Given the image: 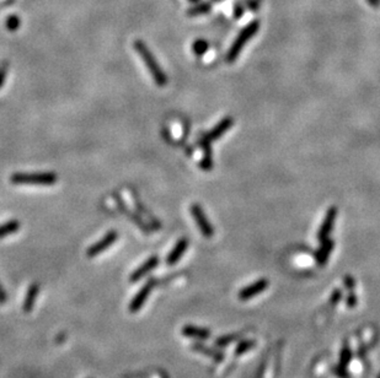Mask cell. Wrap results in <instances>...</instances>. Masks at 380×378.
Returning <instances> with one entry per match:
<instances>
[{
  "instance_id": "8fae6325",
  "label": "cell",
  "mask_w": 380,
  "mask_h": 378,
  "mask_svg": "<svg viewBox=\"0 0 380 378\" xmlns=\"http://www.w3.org/2000/svg\"><path fill=\"white\" fill-rule=\"evenodd\" d=\"M333 248H335V241H333V239L327 238L325 239V241L320 242V247H319L318 251L315 252V262L318 263L320 267L325 265L326 263H327Z\"/></svg>"
},
{
  "instance_id": "ba28073f",
  "label": "cell",
  "mask_w": 380,
  "mask_h": 378,
  "mask_svg": "<svg viewBox=\"0 0 380 378\" xmlns=\"http://www.w3.org/2000/svg\"><path fill=\"white\" fill-rule=\"evenodd\" d=\"M117 239H118V234H117V231H113V230L109 231L100 241H98L96 243L91 244V246L89 247L88 251H86V255H88L89 258L98 257L99 254H101V253L106 251V249H109Z\"/></svg>"
},
{
  "instance_id": "e575fe53",
  "label": "cell",
  "mask_w": 380,
  "mask_h": 378,
  "mask_svg": "<svg viewBox=\"0 0 380 378\" xmlns=\"http://www.w3.org/2000/svg\"><path fill=\"white\" fill-rule=\"evenodd\" d=\"M378 378H380V375H379V376H378Z\"/></svg>"
},
{
  "instance_id": "ffe728a7",
  "label": "cell",
  "mask_w": 380,
  "mask_h": 378,
  "mask_svg": "<svg viewBox=\"0 0 380 378\" xmlns=\"http://www.w3.org/2000/svg\"><path fill=\"white\" fill-rule=\"evenodd\" d=\"M239 338H240V335H239V334H229V335L220 336V338H218L216 340V346H218V347L228 346V345H230L231 343H234V341L238 340Z\"/></svg>"
},
{
  "instance_id": "7402d4cb",
  "label": "cell",
  "mask_w": 380,
  "mask_h": 378,
  "mask_svg": "<svg viewBox=\"0 0 380 378\" xmlns=\"http://www.w3.org/2000/svg\"><path fill=\"white\" fill-rule=\"evenodd\" d=\"M352 360V352L348 347H345V349L341 351V356H340V366L342 367H347V365L351 362Z\"/></svg>"
},
{
  "instance_id": "5bb4252c",
  "label": "cell",
  "mask_w": 380,
  "mask_h": 378,
  "mask_svg": "<svg viewBox=\"0 0 380 378\" xmlns=\"http://www.w3.org/2000/svg\"><path fill=\"white\" fill-rule=\"evenodd\" d=\"M182 334L183 336L197 339V340H207V339L211 338V331H209L208 329L192 326V324H188V326L183 327Z\"/></svg>"
},
{
  "instance_id": "6da1fadb",
  "label": "cell",
  "mask_w": 380,
  "mask_h": 378,
  "mask_svg": "<svg viewBox=\"0 0 380 378\" xmlns=\"http://www.w3.org/2000/svg\"><path fill=\"white\" fill-rule=\"evenodd\" d=\"M133 47H134V49L137 50V53L139 54V57L142 58L143 63L147 65L148 71H149L150 75H152L154 83L157 84L158 86H160V88H164V86H166L167 85V75L165 74V71L163 70L162 66L159 65L157 58L154 57V54H153L152 50L149 49V47H148V46L145 45V43L143 42L142 40L134 41Z\"/></svg>"
},
{
  "instance_id": "7a4b0ae2",
  "label": "cell",
  "mask_w": 380,
  "mask_h": 378,
  "mask_svg": "<svg viewBox=\"0 0 380 378\" xmlns=\"http://www.w3.org/2000/svg\"><path fill=\"white\" fill-rule=\"evenodd\" d=\"M260 30V21L259 20H252L251 22L246 25L244 29H241V31L239 32V35L236 36V38L234 40V42L231 43L230 48H229L228 53H226V62L229 64H233L238 59V57L240 55L241 50L244 49L245 46L247 45L250 40L256 35L257 31Z\"/></svg>"
},
{
  "instance_id": "4fadbf2b",
  "label": "cell",
  "mask_w": 380,
  "mask_h": 378,
  "mask_svg": "<svg viewBox=\"0 0 380 378\" xmlns=\"http://www.w3.org/2000/svg\"><path fill=\"white\" fill-rule=\"evenodd\" d=\"M40 284L34 283L30 285L29 290H27L26 296H25L24 300V305H22V310H24L25 313H30L35 307L36 300H37L38 295H40Z\"/></svg>"
},
{
  "instance_id": "52a82bcc",
  "label": "cell",
  "mask_w": 380,
  "mask_h": 378,
  "mask_svg": "<svg viewBox=\"0 0 380 378\" xmlns=\"http://www.w3.org/2000/svg\"><path fill=\"white\" fill-rule=\"evenodd\" d=\"M337 206L332 205L327 209L325 214V218H324L323 222L320 225V229L318 231V241L323 242L325 239L330 238V235L332 232L333 226H335L336 219H337Z\"/></svg>"
},
{
  "instance_id": "484cf974",
  "label": "cell",
  "mask_w": 380,
  "mask_h": 378,
  "mask_svg": "<svg viewBox=\"0 0 380 378\" xmlns=\"http://www.w3.org/2000/svg\"><path fill=\"white\" fill-rule=\"evenodd\" d=\"M244 14H245L244 5L240 4V2H236V4L234 5V17H235V19H240Z\"/></svg>"
},
{
  "instance_id": "4316f807",
  "label": "cell",
  "mask_w": 380,
  "mask_h": 378,
  "mask_svg": "<svg viewBox=\"0 0 380 378\" xmlns=\"http://www.w3.org/2000/svg\"><path fill=\"white\" fill-rule=\"evenodd\" d=\"M346 303H347V306H348L349 308L356 307V305H357V296H356V293L353 292V291H351V292H349L348 297H347V300H346Z\"/></svg>"
},
{
  "instance_id": "2e32d148",
  "label": "cell",
  "mask_w": 380,
  "mask_h": 378,
  "mask_svg": "<svg viewBox=\"0 0 380 378\" xmlns=\"http://www.w3.org/2000/svg\"><path fill=\"white\" fill-rule=\"evenodd\" d=\"M192 349L196 350V351L201 352V354H205L206 356L211 357V359H213L214 361H217V362L223 361V359H224L223 352H220L219 350L214 349V347H209V346L203 345V344H200V343L193 344Z\"/></svg>"
},
{
  "instance_id": "e0dca14e",
  "label": "cell",
  "mask_w": 380,
  "mask_h": 378,
  "mask_svg": "<svg viewBox=\"0 0 380 378\" xmlns=\"http://www.w3.org/2000/svg\"><path fill=\"white\" fill-rule=\"evenodd\" d=\"M20 230V221L10 220L0 225V239L15 234Z\"/></svg>"
},
{
  "instance_id": "d6986e66",
  "label": "cell",
  "mask_w": 380,
  "mask_h": 378,
  "mask_svg": "<svg viewBox=\"0 0 380 378\" xmlns=\"http://www.w3.org/2000/svg\"><path fill=\"white\" fill-rule=\"evenodd\" d=\"M191 49H192L193 54H196L197 57H202V55H205L206 53L208 52L209 43L206 40H202V38H200V40H196L195 42L192 43V47H191Z\"/></svg>"
},
{
  "instance_id": "5b68a950",
  "label": "cell",
  "mask_w": 380,
  "mask_h": 378,
  "mask_svg": "<svg viewBox=\"0 0 380 378\" xmlns=\"http://www.w3.org/2000/svg\"><path fill=\"white\" fill-rule=\"evenodd\" d=\"M234 123H235V122H234L233 117L226 116L224 117V118H221L208 133H206L205 137L201 139V144H205V142L212 144L213 142H217L218 139H220L225 133L229 132V129L234 126Z\"/></svg>"
},
{
  "instance_id": "1f68e13d",
  "label": "cell",
  "mask_w": 380,
  "mask_h": 378,
  "mask_svg": "<svg viewBox=\"0 0 380 378\" xmlns=\"http://www.w3.org/2000/svg\"><path fill=\"white\" fill-rule=\"evenodd\" d=\"M368 1L369 5H372V6H379L380 5V0H367Z\"/></svg>"
},
{
  "instance_id": "d6a6232c",
  "label": "cell",
  "mask_w": 380,
  "mask_h": 378,
  "mask_svg": "<svg viewBox=\"0 0 380 378\" xmlns=\"http://www.w3.org/2000/svg\"><path fill=\"white\" fill-rule=\"evenodd\" d=\"M190 1L191 2H195V4H196V2H198V1H200V0H190Z\"/></svg>"
},
{
  "instance_id": "603a6c76",
  "label": "cell",
  "mask_w": 380,
  "mask_h": 378,
  "mask_svg": "<svg viewBox=\"0 0 380 378\" xmlns=\"http://www.w3.org/2000/svg\"><path fill=\"white\" fill-rule=\"evenodd\" d=\"M20 26V19L17 16H10L6 19V27L10 31H15V30L19 29Z\"/></svg>"
},
{
  "instance_id": "3957f363",
  "label": "cell",
  "mask_w": 380,
  "mask_h": 378,
  "mask_svg": "<svg viewBox=\"0 0 380 378\" xmlns=\"http://www.w3.org/2000/svg\"><path fill=\"white\" fill-rule=\"evenodd\" d=\"M57 181L58 176L53 172H17L10 177L12 185L53 186Z\"/></svg>"
},
{
  "instance_id": "8992f818",
  "label": "cell",
  "mask_w": 380,
  "mask_h": 378,
  "mask_svg": "<svg viewBox=\"0 0 380 378\" xmlns=\"http://www.w3.org/2000/svg\"><path fill=\"white\" fill-rule=\"evenodd\" d=\"M155 284H157V280H155L154 278H150V279L140 287V290L136 293V296L132 298L131 303H129V312L137 313L138 311L142 310L144 303L147 302L148 298H149L153 288L155 287Z\"/></svg>"
},
{
  "instance_id": "f546056e",
  "label": "cell",
  "mask_w": 380,
  "mask_h": 378,
  "mask_svg": "<svg viewBox=\"0 0 380 378\" xmlns=\"http://www.w3.org/2000/svg\"><path fill=\"white\" fill-rule=\"evenodd\" d=\"M6 301H7L6 291L4 290L1 283H0V305H4V303H6Z\"/></svg>"
},
{
  "instance_id": "9a60e30c",
  "label": "cell",
  "mask_w": 380,
  "mask_h": 378,
  "mask_svg": "<svg viewBox=\"0 0 380 378\" xmlns=\"http://www.w3.org/2000/svg\"><path fill=\"white\" fill-rule=\"evenodd\" d=\"M203 150V157L200 162L201 170L205 171V172H209V171L213 170L214 166V160H213V150H212L211 144L205 142V144H201Z\"/></svg>"
},
{
  "instance_id": "277c9868",
  "label": "cell",
  "mask_w": 380,
  "mask_h": 378,
  "mask_svg": "<svg viewBox=\"0 0 380 378\" xmlns=\"http://www.w3.org/2000/svg\"><path fill=\"white\" fill-rule=\"evenodd\" d=\"M190 211L193 220L196 221L198 229H200L201 234H202L206 238H211V237H213V235L216 234V231H214V227L212 226V224L209 222L205 210L202 209V206H201L200 204H192L190 208Z\"/></svg>"
},
{
  "instance_id": "ac0fdd59",
  "label": "cell",
  "mask_w": 380,
  "mask_h": 378,
  "mask_svg": "<svg viewBox=\"0 0 380 378\" xmlns=\"http://www.w3.org/2000/svg\"><path fill=\"white\" fill-rule=\"evenodd\" d=\"M212 10V4L211 2H196L195 6L190 7L187 10L188 16H201V15L209 14Z\"/></svg>"
},
{
  "instance_id": "f1b7e54d",
  "label": "cell",
  "mask_w": 380,
  "mask_h": 378,
  "mask_svg": "<svg viewBox=\"0 0 380 378\" xmlns=\"http://www.w3.org/2000/svg\"><path fill=\"white\" fill-rule=\"evenodd\" d=\"M331 296H332V297H331V300H330L331 303H332V305H335V303H337L338 301L341 300V297H342V291H341L340 288H337V290L333 291L332 295Z\"/></svg>"
},
{
  "instance_id": "4dcf8cb0",
  "label": "cell",
  "mask_w": 380,
  "mask_h": 378,
  "mask_svg": "<svg viewBox=\"0 0 380 378\" xmlns=\"http://www.w3.org/2000/svg\"><path fill=\"white\" fill-rule=\"evenodd\" d=\"M246 5L252 11H256V10L259 9V1H257V0H247Z\"/></svg>"
},
{
  "instance_id": "30bf717a",
  "label": "cell",
  "mask_w": 380,
  "mask_h": 378,
  "mask_svg": "<svg viewBox=\"0 0 380 378\" xmlns=\"http://www.w3.org/2000/svg\"><path fill=\"white\" fill-rule=\"evenodd\" d=\"M158 265H159V258H158V255H152L149 259L145 260L140 267L137 268V269L132 273L131 277H129V282L131 283L139 282V280L143 279L145 275L149 274L152 270H154Z\"/></svg>"
},
{
  "instance_id": "cb8c5ba5",
  "label": "cell",
  "mask_w": 380,
  "mask_h": 378,
  "mask_svg": "<svg viewBox=\"0 0 380 378\" xmlns=\"http://www.w3.org/2000/svg\"><path fill=\"white\" fill-rule=\"evenodd\" d=\"M343 284H345L347 290L349 291H353L354 287H356V280H354V278L351 277V275H346V277L343 278Z\"/></svg>"
},
{
  "instance_id": "9c48e42d",
  "label": "cell",
  "mask_w": 380,
  "mask_h": 378,
  "mask_svg": "<svg viewBox=\"0 0 380 378\" xmlns=\"http://www.w3.org/2000/svg\"><path fill=\"white\" fill-rule=\"evenodd\" d=\"M269 287V280L267 279H260L257 282L250 284L246 287L241 288L240 292H239V300L241 301H247L254 298L255 296L260 295L261 292L267 290Z\"/></svg>"
},
{
  "instance_id": "83f0119b",
  "label": "cell",
  "mask_w": 380,
  "mask_h": 378,
  "mask_svg": "<svg viewBox=\"0 0 380 378\" xmlns=\"http://www.w3.org/2000/svg\"><path fill=\"white\" fill-rule=\"evenodd\" d=\"M333 372H335V374L337 375V377H340V378H348V374H347V371H346V367L340 366V365H338L337 367H335V369H333Z\"/></svg>"
},
{
  "instance_id": "44dd1931",
  "label": "cell",
  "mask_w": 380,
  "mask_h": 378,
  "mask_svg": "<svg viewBox=\"0 0 380 378\" xmlns=\"http://www.w3.org/2000/svg\"><path fill=\"white\" fill-rule=\"evenodd\" d=\"M254 346H255V341L254 340H244V341H241V343L239 344L238 346H236L235 354L238 355V356H240V355L245 354V352H247V351H249V350H251Z\"/></svg>"
},
{
  "instance_id": "d4e9b609",
  "label": "cell",
  "mask_w": 380,
  "mask_h": 378,
  "mask_svg": "<svg viewBox=\"0 0 380 378\" xmlns=\"http://www.w3.org/2000/svg\"><path fill=\"white\" fill-rule=\"evenodd\" d=\"M7 66H9V64H7L6 62L0 64V88H1L5 83V78H6V73H7Z\"/></svg>"
},
{
  "instance_id": "7c38bea8",
  "label": "cell",
  "mask_w": 380,
  "mask_h": 378,
  "mask_svg": "<svg viewBox=\"0 0 380 378\" xmlns=\"http://www.w3.org/2000/svg\"><path fill=\"white\" fill-rule=\"evenodd\" d=\"M188 248V239L186 237L178 239L175 243L173 248L170 251L169 254L166 257V263L167 265H175L178 260L182 258V255L185 254V252Z\"/></svg>"
},
{
  "instance_id": "836d02e7",
  "label": "cell",
  "mask_w": 380,
  "mask_h": 378,
  "mask_svg": "<svg viewBox=\"0 0 380 378\" xmlns=\"http://www.w3.org/2000/svg\"><path fill=\"white\" fill-rule=\"evenodd\" d=\"M214 1H216V2H220L221 0H214Z\"/></svg>"
}]
</instances>
